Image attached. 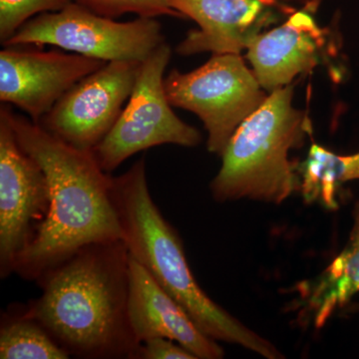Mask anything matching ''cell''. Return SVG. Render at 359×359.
I'll list each match as a JSON object with an SVG mask.
<instances>
[{
    "mask_svg": "<svg viewBox=\"0 0 359 359\" xmlns=\"http://www.w3.org/2000/svg\"><path fill=\"white\" fill-rule=\"evenodd\" d=\"M69 354L52 339L43 327L23 309L2 316L0 327L1 359H67Z\"/></svg>",
    "mask_w": 359,
    "mask_h": 359,
    "instance_id": "16",
    "label": "cell"
},
{
    "mask_svg": "<svg viewBox=\"0 0 359 359\" xmlns=\"http://www.w3.org/2000/svg\"><path fill=\"white\" fill-rule=\"evenodd\" d=\"M111 192L130 257L147 269L205 334L266 358H283L273 344L224 311L200 287L189 266L181 238L152 199L144 158L124 174L112 177Z\"/></svg>",
    "mask_w": 359,
    "mask_h": 359,
    "instance_id": "3",
    "label": "cell"
},
{
    "mask_svg": "<svg viewBox=\"0 0 359 359\" xmlns=\"http://www.w3.org/2000/svg\"><path fill=\"white\" fill-rule=\"evenodd\" d=\"M138 359H198L174 340L155 337L142 342Z\"/></svg>",
    "mask_w": 359,
    "mask_h": 359,
    "instance_id": "19",
    "label": "cell"
},
{
    "mask_svg": "<svg viewBox=\"0 0 359 359\" xmlns=\"http://www.w3.org/2000/svg\"><path fill=\"white\" fill-rule=\"evenodd\" d=\"M71 0H0V41H8L16 32L35 15L53 13Z\"/></svg>",
    "mask_w": 359,
    "mask_h": 359,
    "instance_id": "17",
    "label": "cell"
},
{
    "mask_svg": "<svg viewBox=\"0 0 359 359\" xmlns=\"http://www.w3.org/2000/svg\"><path fill=\"white\" fill-rule=\"evenodd\" d=\"M142 61H111L80 80L40 120L49 134L94 150L114 127L136 83Z\"/></svg>",
    "mask_w": 359,
    "mask_h": 359,
    "instance_id": "8",
    "label": "cell"
},
{
    "mask_svg": "<svg viewBox=\"0 0 359 359\" xmlns=\"http://www.w3.org/2000/svg\"><path fill=\"white\" fill-rule=\"evenodd\" d=\"M21 148L43 170L50 208L32 244L21 254L14 273L40 280L86 245L123 241L112 199V176L93 153L72 147L25 116L2 105Z\"/></svg>",
    "mask_w": 359,
    "mask_h": 359,
    "instance_id": "1",
    "label": "cell"
},
{
    "mask_svg": "<svg viewBox=\"0 0 359 359\" xmlns=\"http://www.w3.org/2000/svg\"><path fill=\"white\" fill-rule=\"evenodd\" d=\"M171 56V47L164 42L142 61L133 91L121 115L92 151L106 173H112L123 162L147 149L165 144L196 147L202 141L200 132L180 119L168 100L165 70Z\"/></svg>",
    "mask_w": 359,
    "mask_h": 359,
    "instance_id": "7",
    "label": "cell"
},
{
    "mask_svg": "<svg viewBox=\"0 0 359 359\" xmlns=\"http://www.w3.org/2000/svg\"><path fill=\"white\" fill-rule=\"evenodd\" d=\"M271 1L287 8L295 9V7L299 6V8L308 9L311 13H316L321 0H271Z\"/></svg>",
    "mask_w": 359,
    "mask_h": 359,
    "instance_id": "20",
    "label": "cell"
},
{
    "mask_svg": "<svg viewBox=\"0 0 359 359\" xmlns=\"http://www.w3.org/2000/svg\"><path fill=\"white\" fill-rule=\"evenodd\" d=\"M79 6L89 9L92 13L117 18L124 14L133 13L140 18H157L158 16L170 15L183 18L173 11L168 0H71Z\"/></svg>",
    "mask_w": 359,
    "mask_h": 359,
    "instance_id": "18",
    "label": "cell"
},
{
    "mask_svg": "<svg viewBox=\"0 0 359 359\" xmlns=\"http://www.w3.org/2000/svg\"><path fill=\"white\" fill-rule=\"evenodd\" d=\"M168 4L199 25L177 46V52L184 56L203 52L241 54L280 21V13L297 11L271 0H168Z\"/></svg>",
    "mask_w": 359,
    "mask_h": 359,
    "instance_id": "12",
    "label": "cell"
},
{
    "mask_svg": "<svg viewBox=\"0 0 359 359\" xmlns=\"http://www.w3.org/2000/svg\"><path fill=\"white\" fill-rule=\"evenodd\" d=\"M50 208L43 170L18 143L0 113V276L14 273L18 257L32 244Z\"/></svg>",
    "mask_w": 359,
    "mask_h": 359,
    "instance_id": "9",
    "label": "cell"
},
{
    "mask_svg": "<svg viewBox=\"0 0 359 359\" xmlns=\"http://www.w3.org/2000/svg\"><path fill=\"white\" fill-rule=\"evenodd\" d=\"M25 313L74 358L138 359L128 318L129 252L124 241L82 248L36 282Z\"/></svg>",
    "mask_w": 359,
    "mask_h": 359,
    "instance_id": "2",
    "label": "cell"
},
{
    "mask_svg": "<svg viewBox=\"0 0 359 359\" xmlns=\"http://www.w3.org/2000/svg\"><path fill=\"white\" fill-rule=\"evenodd\" d=\"M164 42L162 27L156 18L138 16L119 22L72 1L60 11L34 16L4 45H52L111 62L144 61Z\"/></svg>",
    "mask_w": 359,
    "mask_h": 359,
    "instance_id": "6",
    "label": "cell"
},
{
    "mask_svg": "<svg viewBox=\"0 0 359 359\" xmlns=\"http://www.w3.org/2000/svg\"><path fill=\"white\" fill-rule=\"evenodd\" d=\"M0 52V101L39 123L75 84L106 61L59 50L6 46Z\"/></svg>",
    "mask_w": 359,
    "mask_h": 359,
    "instance_id": "10",
    "label": "cell"
},
{
    "mask_svg": "<svg viewBox=\"0 0 359 359\" xmlns=\"http://www.w3.org/2000/svg\"><path fill=\"white\" fill-rule=\"evenodd\" d=\"M128 318L139 344L155 337L178 342L197 358H223L216 340L205 334L176 299L129 255Z\"/></svg>",
    "mask_w": 359,
    "mask_h": 359,
    "instance_id": "13",
    "label": "cell"
},
{
    "mask_svg": "<svg viewBox=\"0 0 359 359\" xmlns=\"http://www.w3.org/2000/svg\"><path fill=\"white\" fill-rule=\"evenodd\" d=\"M311 133L308 114L294 107L292 84L271 92L231 137L210 185L212 198L282 204L301 187L290 152Z\"/></svg>",
    "mask_w": 359,
    "mask_h": 359,
    "instance_id": "4",
    "label": "cell"
},
{
    "mask_svg": "<svg viewBox=\"0 0 359 359\" xmlns=\"http://www.w3.org/2000/svg\"><path fill=\"white\" fill-rule=\"evenodd\" d=\"M168 100L194 113L208 132V150L222 156L241 124L269 93L241 54H212L190 72L172 70L164 79Z\"/></svg>",
    "mask_w": 359,
    "mask_h": 359,
    "instance_id": "5",
    "label": "cell"
},
{
    "mask_svg": "<svg viewBox=\"0 0 359 359\" xmlns=\"http://www.w3.org/2000/svg\"><path fill=\"white\" fill-rule=\"evenodd\" d=\"M302 306L314 327H325L337 309L359 292V202L348 242L320 276L299 285Z\"/></svg>",
    "mask_w": 359,
    "mask_h": 359,
    "instance_id": "14",
    "label": "cell"
},
{
    "mask_svg": "<svg viewBox=\"0 0 359 359\" xmlns=\"http://www.w3.org/2000/svg\"><path fill=\"white\" fill-rule=\"evenodd\" d=\"M304 202L318 203L330 211L339 209V189L359 180V152L339 155L318 143L311 144L308 157L297 166Z\"/></svg>",
    "mask_w": 359,
    "mask_h": 359,
    "instance_id": "15",
    "label": "cell"
},
{
    "mask_svg": "<svg viewBox=\"0 0 359 359\" xmlns=\"http://www.w3.org/2000/svg\"><path fill=\"white\" fill-rule=\"evenodd\" d=\"M313 13L299 8L283 25L266 30L247 48V59L268 93L337 58L334 32L321 27Z\"/></svg>",
    "mask_w": 359,
    "mask_h": 359,
    "instance_id": "11",
    "label": "cell"
}]
</instances>
